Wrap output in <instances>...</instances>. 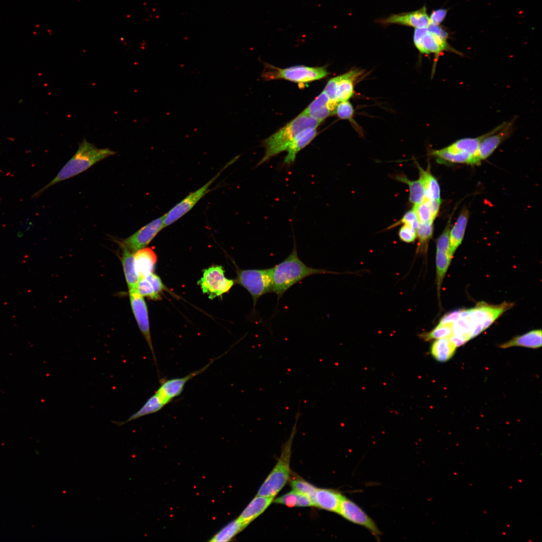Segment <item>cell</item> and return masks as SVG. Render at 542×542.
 I'll list each match as a JSON object with an SVG mask.
<instances>
[{
    "label": "cell",
    "mask_w": 542,
    "mask_h": 542,
    "mask_svg": "<svg viewBox=\"0 0 542 542\" xmlns=\"http://www.w3.org/2000/svg\"><path fill=\"white\" fill-rule=\"evenodd\" d=\"M451 259L452 257L448 252L436 250V282L439 302L442 283L450 265Z\"/></svg>",
    "instance_id": "1f68e13d"
},
{
    "label": "cell",
    "mask_w": 542,
    "mask_h": 542,
    "mask_svg": "<svg viewBox=\"0 0 542 542\" xmlns=\"http://www.w3.org/2000/svg\"><path fill=\"white\" fill-rule=\"evenodd\" d=\"M137 290L143 297H147L154 300L161 299V297L156 294L152 284L146 277L139 279Z\"/></svg>",
    "instance_id": "74e56055"
},
{
    "label": "cell",
    "mask_w": 542,
    "mask_h": 542,
    "mask_svg": "<svg viewBox=\"0 0 542 542\" xmlns=\"http://www.w3.org/2000/svg\"><path fill=\"white\" fill-rule=\"evenodd\" d=\"M152 284L156 294L160 297L165 287L163 284L160 277L155 273H151L146 277Z\"/></svg>",
    "instance_id": "ee69618b"
},
{
    "label": "cell",
    "mask_w": 542,
    "mask_h": 542,
    "mask_svg": "<svg viewBox=\"0 0 542 542\" xmlns=\"http://www.w3.org/2000/svg\"><path fill=\"white\" fill-rule=\"evenodd\" d=\"M267 69L263 75L266 79H283L301 84L320 80L329 74L324 67L299 65L280 68L268 64Z\"/></svg>",
    "instance_id": "8992f818"
},
{
    "label": "cell",
    "mask_w": 542,
    "mask_h": 542,
    "mask_svg": "<svg viewBox=\"0 0 542 542\" xmlns=\"http://www.w3.org/2000/svg\"><path fill=\"white\" fill-rule=\"evenodd\" d=\"M274 499L273 497L256 495L237 518L244 528L262 514Z\"/></svg>",
    "instance_id": "ffe728a7"
},
{
    "label": "cell",
    "mask_w": 542,
    "mask_h": 542,
    "mask_svg": "<svg viewBox=\"0 0 542 542\" xmlns=\"http://www.w3.org/2000/svg\"><path fill=\"white\" fill-rule=\"evenodd\" d=\"M338 103L331 100L323 91L301 113L322 122L328 116L335 114Z\"/></svg>",
    "instance_id": "ac0fdd59"
},
{
    "label": "cell",
    "mask_w": 542,
    "mask_h": 542,
    "mask_svg": "<svg viewBox=\"0 0 542 542\" xmlns=\"http://www.w3.org/2000/svg\"><path fill=\"white\" fill-rule=\"evenodd\" d=\"M321 122L300 113L277 131L262 141L264 155L257 166L266 162L273 157L286 151L296 136L309 128H317Z\"/></svg>",
    "instance_id": "3957f363"
},
{
    "label": "cell",
    "mask_w": 542,
    "mask_h": 542,
    "mask_svg": "<svg viewBox=\"0 0 542 542\" xmlns=\"http://www.w3.org/2000/svg\"><path fill=\"white\" fill-rule=\"evenodd\" d=\"M235 283L234 280L225 277L224 269L221 265H213L205 269L202 277L198 282L203 293L210 299L228 293Z\"/></svg>",
    "instance_id": "ba28073f"
},
{
    "label": "cell",
    "mask_w": 542,
    "mask_h": 542,
    "mask_svg": "<svg viewBox=\"0 0 542 542\" xmlns=\"http://www.w3.org/2000/svg\"><path fill=\"white\" fill-rule=\"evenodd\" d=\"M513 120L506 122L505 125L498 130L485 137L480 143L477 152L472 158L470 165L478 164L487 158L497 148L510 134L513 129Z\"/></svg>",
    "instance_id": "2e32d148"
},
{
    "label": "cell",
    "mask_w": 542,
    "mask_h": 542,
    "mask_svg": "<svg viewBox=\"0 0 542 542\" xmlns=\"http://www.w3.org/2000/svg\"><path fill=\"white\" fill-rule=\"evenodd\" d=\"M129 295L131 307L138 325L148 343L154 361L158 368L157 358L151 339L147 304L143 297L139 293L137 289L129 291Z\"/></svg>",
    "instance_id": "5bb4252c"
},
{
    "label": "cell",
    "mask_w": 542,
    "mask_h": 542,
    "mask_svg": "<svg viewBox=\"0 0 542 542\" xmlns=\"http://www.w3.org/2000/svg\"><path fill=\"white\" fill-rule=\"evenodd\" d=\"M224 354V353L219 357L214 358L202 368L195 370L185 376L169 379H160V385L155 391V393L166 404H168L182 393L188 381L194 377L203 373L214 361Z\"/></svg>",
    "instance_id": "4fadbf2b"
},
{
    "label": "cell",
    "mask_w": 542,
    "mask_h": 542,
    "mask_svg": "<svg viewBox=\"0 0 542 542\" xmlns=\"http://www.w3.org/2000/svg\"><path fill=\"white\" fill-rule=\"evenodd\" d=\"M468 218V210L466 208H464L460 213L455 225L450 231L449 253L452 258L456 250L462 241Z\"/></svg>",
    "instance_id": "d4e9b609"
},
{
    "label": "cell",
    "mask_w": 542,
    "mask_h": 542,
    "mask_svg": "<svg viewBox=\"0 0 542 542\" xmlns=\"http://www.w3.org/2000/svg\"><path fill=\"white\" fill-rule=\"evenodd\" d=\"M457 346L450 338L435 340L431 345L430 352L437 361L446 362L454 355Z\"/></svg>",
    "instance_id": "83f0119b"
},
{
    "label": "cell",
    "mask_w": 542,
    "mask_h": 542,
    "mask_svg": "<svg viewBox=\"0 0 542 542\" xmlns=\"http://www.w3.org/2000/svg\"><path fill=\"white\" fill-rule=\"evenodd\" d=\"M413 41L415 46L420 53L426 54H434L437 59L442 53L445 51L460 54L451 47L447 39L429 32L427 28H415Z\"/></svg>",
    "instance_id": "30bf717a"
},
{
    "label": "cell",
    "mask_w": 542,
    "mask_h": 542,
    "mask_svg": "<svg viewBox=\"0 0 542 542\" xmlns=\"http://www.w3.org/2000/svg\"><path fill=\"white\" fill-rule=\"evenodd\" d=\"M396 181L407 184L409 188V201L414 205L421 203L425 197V192L423 184L420 179L417 180H410L405 175L400 174L394 176Z\"/></svg>",
    "instance_id": "f546056e"
},
{
    "label": "cell",
    "mask_w": 542,
    "mask_h": 542,
    "mask_svg": "<svg viewBox=\"0 0 542 542\" xmlns=\"http://www.w3.org/2000/svg\"><path fill=\"white\" fill-rule=\"evenodd\" d=\"M343 496L336 490L317 488L312 500L313 506L337 513Z\"/></svg>",
    "instance_id": "d6986e66"
},
{
    "label": "cell",
    "mask_w": 542,
    "mask_h": 542,
    "mask_svg": "<svg viewBox=\"0 0 542 542\" xmlns=\"http://www.w3.org/2000/svg\"><path fill=\"white\" fill-rule=\"evenodd\" d=\"M337 514L354 524L368 530L377 540L381 532L374 521L355 502L343 496Z\"/></svg>",
    "instance_id": "8fae6325"
},
{
    "label": "cell",
    "mask_w": 542,
    "mask_h": 542,
    "mask_svg": "<svg viewBox=\"0 0 542 542\" xmlns=\"http://www.w3.org/2000/svg\"><path fill=\"white\" fill-rule=\"evenodd\" d=\"M433 222L421 223L417 229V237L418 243L417 254H425L428 249V243L433 234Z\"/></svg>",
    "instance_id": "836d02e7"
},
{
    "label": "cell",
    "mask_w": 542,
    "mask_h": 542,
    "mask_svg": "<svg viewBox=\"0 0 542 542\" xmlns=\"http://www.w3.org/2000/svg\"><path fill=\"white\" fill-rule=\"evenodd\" d=\"M121 261L128 288L129 291L135 290L137 289L139 276L136 268L134 255L125 245L121 244Z\"/></svg>",
    "instance_id": "cb8c5ba5"
},
{
    "label": "cell",
    "mask_w": 542,
    "mask_h": 542,
    "mask_svg": "<svg viewBox=\"0 0 542 542\" xmlns=\"http://www.w3.org/2000/svg\"><path fill=\"white\" fill-rule=\"evenodd\" d=\"M377 22L384 25L397 24L414 27L427 28L430 24V17L426 6L415 11L392 14L388 17L378 20Z\"/></svg>",
    "instance_id": "e0dca14e"
},
{
    "label": "cell",
    "mask_w": 542,
    "mask_h": 542,
    "mask_svg": "<svg viewBox=\"0 0 542 542\" xmlns=\"http://www.w3.org/2000/svg\"><path fill=\"white\" fill-rule=\"evenodd\" d=\"M425 198L427 200V203L430 208L432 214V217L433 219L435 220L439 213L441 201L435 199H430L426 197Z\"/></svg>",
    "instance_id": "7dc6e473"
},
{
    "label": "cell",
    "mask_w": 542,
    "mask_h": 542,
    "mask_svg": "<svg viewBox=\"0 0 542 542\" xmlns=\"http://www.w3.org/2000/svg\"><path fill=\"white\" fill-rule=\"evenodd\" d=\"M427 29L429 32L434 33L445 39L447 40L449 37L448 33L439 25L430 23Z\"/></svg>",
    "instance_id": "bcb514c9"
},
{
    "label": "cell",
    "mask_w": 542,
    "mask_h": 542,
    "mask_svg": "<svg viewBox=\"0 0 542 542\" xmlns=\"http://www.w3.org/2000/svg\"><path fill=\"white\" fill-rule=\"evenodd\" d=\"M293 490L299 493L309 496L312 500L318 488L301 478H294L291 480Z\"/></svg>",
    "instance_id": "8d00e7d4"
},
{
    "label": "cell",
    "mask_w": 542,
    "mask_h": 542,
    "mask_svg": "<svg viewBox=\"0 0 542 542\" xmlns=\"http://www.w3.org/2000/svg\"><path fill=\"white\" fill-rule=\"evenodd\" d=\"M133 255L139 279L145 278L153 272L157 256L152 249L144 247L136 251Z\"/></svg>",
    "instance_id": "7402d4cb"
},
{
    "label": "cell",
    "mask_w": 542,
    "mask_h": 542,
    "mask_svg": "<svg viewBox=\"0 0 542 542\" xmlns=\"http://www.w3.org/2000/svg\"><path fill=\"white\" fill-rule=\"evenodd\" d=\"M513 306V304L503 302L499 305H490L479 302L473 308L468 309L473 326L472 338L489 327L503 313Z\"/></svg>",
    "instance_id": "52a82bcc"
},
{
    "label": "cell",
    "mask_w": 542,
    "mask_h": 542,
    "mask_svg": "<svg viewBox=\"0 0 542 542\" xmlns=\"http://www.w3.org/2000/svg\"><path fill=\"white\" fill-rule=\"evenodd\" d=\"M301 415L299 410L296 414L295 421L290 436L283 446L280 457L273 470L259 488L258 495L275 497L288 481L290 475L292 445Z\"/></svg>",
    "instance_id": "277c9868"
},
{
    "label": "cell",
    "mask_w": 542,
    "mask_h": 542,
    "mask_svg": "<svg viewBox=\"0 0 542 542\" xmlns=\"http://www.w3.org/2000/svg\"><path fill=\"white\" fill-rule=\"evenodd\" d=\"M453 334V323H439L429 332L422 333L420 337L426 341L451 338Z\"/></svg>",
    "instance_id": "d590c367"
},
{
    "label": "cell",
    "mask_w": 542,
    "mask_h": 542,
    "mask_svg": "<svg viewBox=\"0 0 542 542\" xmlns=\"http://www.w3.org/2000/svg\"><path fill=\"white\" fill-rule=\"evenodd\" d=\"M230 163H228L214 177L198 190L190 193L180 202L165 214L164 225L166 227L171 225L189 212L198 201L210 191V187L221 172Z\"/></svg>",
    "instance_id": "7c38bea8"
},
{
    "label": "cell",
    "mask_w": 542,
    "mask_h": 542,
    "mask_svg": "<svg viewBox=\"0 0 542 542\" xmlns=\"http://www.w3.org/2000/svg\"><path fill=\"white\" fill-rule=\"evenodd\" d=\"M317 128H309L299 133L287 148V154L283 164L290 166L295 161L297 154L308 146L317 136Z\"/></svg>",
    "instance_id": "44dd1931"
},
{
    "label": "cell",
    "mask_w": 542,
    "mask_h": 542,
    "mask_svg": "<svg viewBox=\"0 0 542 542\" xmlns=\"http://www.w3.org/2000/svg\"><path fill=\"white\" fill-rule=\"evenodd\" d=\"M235 283L250 294L254 308L260 297L272 292V268L241 269L236 267Z\"/></svg>",
    "instance_id": "5b68a950"
},
{
    "label": "cell",
    "mask_w": 542,
    "mask_h": 542,
    "mask_svg": "<svg viewBox=\"0 0 542 542\" xmlns=\"http://www.w3.org/2000/svg\"><path fill=\"white\" fill-rule=\"evenodd\" d=\"M400 224L407 225L416 230L417 229L420 223L413 209L407 211L399 220L392 224L388 229H391Z\"/></svg>",
    "instance_id": "ab89813d"
},
{
    "label": "cell",
    "mask_w": 542,
    "mask_h": 542,
    "mask_svg": "<svg viewBox=\"0 0 542 542\" xmlns=\"http://www.w3.org/2000/svg\"><path fill=\"white\" fill-rule=\"evenodd\" d=\"M413 209L416 212L420 224L434 222V220L432 217L431 211L425 197L421 203L414 205Z\"/></svg>",
    "instance_id": "f35d334b"
},
{
    "label": "cell",
    "mask_w": 542,
    "mask_h": 542,
    "mask_svg": "<svg viewBox=\"0 0 542 542\" xmlns=\"http://www.w3.org/2000/svg\"><path fill=\"white\" fill-rule=\"evenodd\" d=\"M165 405H166V403L155 392L138 411L132 414L125 421L122 422L113 421V423L118 426H121L127 423L144 416L157 413Z\"/></svg>",
    "instance_id": "4316f807"
},
{
    "label": "cell",
    "mask_w": 542,
    "mask_h": 542,
    "mask_svg": "<svg viewBox=\"0 0 542 542\" xmlns=\"http://www.w3.org/2000/svg\"><path fill=\"white\" fill-rule=\"evenodd\" d=\"M361 74V71L353 69L332 78L327 83L323 91L332 100L337 102L347 101L353 96L354 82Z\"/></svg>",
    "instance_id": "9c48e42d"
},
{
    "label": "cell",
    "mask_w": 542,
    "mask_h": 542,
    "mask_svg": "<svg viewBox=\"0 0 542 542\" xmlns=\"http://www.w3.org/2000/svg\"><path fill=\"white\" fill-rule=\"evenodd\" d=\"M272 268V292L279 300L291 287L307 277L316 274L334 272L307 266L299 257L296 242L291 253Z\"/></svg>",
    "instance_id": "6da1fadb"
},
{
    "label": "cell",
    "mask_w": 542,
    "mask_h": 542,
    "mask_svg": "<svg viewBox=\"0 0 542 542\" xmlns=\"http://www.w3.org/2000/svg\"><path fill=\"white\" fill-rule=\"evenodd\" d=\"M115 154L116 152L110 149L98 148L84 140L79 144L75 154L66 163L56 176L45 186L35 193L32 197L38 198L49 187L82 173L103 159Z\"/></svg>",
    "instance_id": "7a4b0ae2"
},
{
    "label": "cell",
    "mask_w": 542,
    "mask_h": 542,
    "mask_svg": "<svg viewBox=\"0 0 542 542\" xmlns=\"http://www.w3.org/2000/svg\"><path fill=\"white\" fill-rule=\"evenodd\" d=\"M506 123L505 121L502 122L489 132L481 136L474 138L462 139L446 148L447 150L452 152L468 153L473 157L476 154L481 141L487 136L501 129L505 125Z\"/></svg>",
    "instance_id": "603a6c76"
},
{
    "label": "cell",
    "mask_w": 542,
    "mask_h": 542,
    "mask_svg": "<svg viewBox=\"0 0 542 542\" xmlns=\"http://www.w3.org/2000/svg\"><path fill=\"white\" fill-rule=\"evenodd\" d=\"M447 14V10L439 9L432 11L430 16V23L440 25L445 19Z\"/></svg>",
    "instance_id": "f6af8a7d"
},
{
    "label": "cell",
    "mask_w": 542,
    "mask_h": 542,
    "mask_svg": "<svg viewBox=\"0 0 542 542\" xmlns=\"http://www.w3.org/2000/svg\"><path fill=\"white\" fill-rule=\"evenodd\" d=\"M541 346V330H532L523 335L515 337L509 341L501 344V348H507L513 346L538 348Z\"/></svg>",
    "instance_id": "484cf974"
},
{
    "label": "cell",
    "mask_w": 542,
    "mask_h": 542,
    "mask_svg": "<svg viewBox=\"0 0 542 542\" xmlns=\"http://www.w3.org/2000/svg\"><path fill=\"white\" fill-rule=\"evenodd\" d=\"M274 502L290 507L313 506L312 500L309 496L294 490L278 497Z\"/></svg>",
    "instance_id": "d6a6232c"
},
{
    "label": "cell",
    "mask_w": 542,
    "mask_h": 542,
    "mask_svg": "<svg viewBox=\"0 0 542 542\" xmlns=\"http://www.w3.org/2000/svg\"><path fill=\"white\" fill-rule=\"evenodd\" d=\"M335 114L340 119L350 120L353 117L354 108L348 100L341 101L336 107Z\"/></svg>",
    "instance_id": "60d3db41"
},
{
    "label": "cell",
    "mask_w": 542,
    "mask_h": 542,
    "mask_svg": "<svg viewBox=\"0 0 542 542\" xmlns=\"http://www.w3.org/2000/svg\"><path fill=\"white\" fill-rule=\"evenodd\" d=\"M398 235L401 241L406 243H411L417 238V230L409 225H403L400 228Z\"/></svg>",
    "instance_id": "7bdbcfd3"
},
{
    "label": "cell",
    "mask_w": 542,
    "mask_h": 542,
    "mask_svg": "<svg viewBox=\"0 0 542 542\" xmlns=\"http://www.w3.org/2000/svg\"><path fill=\"white\" fill-rule=\"evenodd\" d=\"M430 154L436 157L437 161L441 163L448 162L470 164L473 158V156L468 153L452 152L447 150L446 148L433 150Z\"/></svg>",
    "instance_id": "4dcf8cb0"
},
{
    "label": "cell",
    "mask_w": 542,
    "mask_h": 542,
    "mask_svg": "<svg viewBox=\"0 0 542 542\" xmlns=\"http://www.w3.org/2000/svg\"><path fill=\"white\" fill-rule=\"evenodd\" d=\"M165 215L152 221L130 236L124 239L121 244L132 252L145 247L165 227Z\"/></svg>",
    "instance_id": "9a60e30c"
},
{
    "label": "cell",
    "mask_w": 542,
    "mask_h": 542,
    "mask_svg": "<svg viewBox=\"0 0 542 542\" xmlns=\"http://www.w3.org/2000/svg\"><path fill=\"white\" fill-rule=\"evenodd\" d=\"M416 164L419 172V179L424 186L425 197L430 199L441 201L439 183L431 173L429 168L425 170L417 162Z\"/></svg>",
    "instance_id": "f1b7e54d"
},
{
    "label": "cell",
    "mask_w": 542,
    "mask_h": 542,
    "mask_svg": "<svg viewBox=\"0 0 542 542\" xmlns=\"http://www.w3.org/2000/svg\"><path fill=\"white\" fill-rule=\"evenodd\" d=\"M461 310H456L445 315L440 320L439 323H454L460 317Z\"/></svg>",
    "instance_id": "c3c4849f"
},
{
    "label": "cell",
    "mask_w": 542,
    "mask_h": 542,
    "mask_svg": "<svg viewBox=\"0 0 542 542\" xmlns=\"http://www.w3.org/2000/svg\"><path fill=\"white\" fill-rule=\"evenodd\" d=\"M449 221L444 231L438 238L437 241V250L449 253L450 251V224Z\"/></svg>",
    "instance_id": "b9f144b4"
},
{
    "label": "cell",
    "mask_w": 542,
    "mask_h": 542,
    "mask_svg": "<svg viewBox=\"0 0 542 542\" xmlns=\"http://www.w3.org/2000/svg\"><path fill=\"white\" fill-rule=\"evenodd\" d=\"M244 528L238 518H236L224 526L209 540V541H229Z\"/></svg>",
    "instance_id": "e575fe53"
}]
</instances>
